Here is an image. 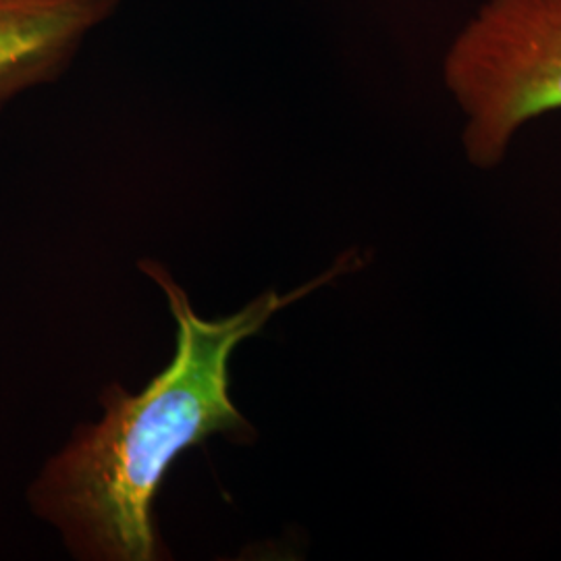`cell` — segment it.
Instances as JSON below:
<instances>
[{"label":"cell","mask_w":561,"mask_h":561,"mask_svg":"<svg viewBox=\"0 0 561 561\" xmlns=\"http://www.w3.org/2000/svg\"><path fill=\"white\" fill-rule=\"evenodd\" d=\"M141 266L167 291L180 324L175 358L140 396H127L117 385L106 389L104 419L46 461L30 486L34 512L57 526L83 560L159 558L150 512L171 463L215 433L248 428L229 398L233 350L280 308L343 271L337 266L294 294L268 291L233 317L204 321L162 268Z\"/></svg>","instance_id":"6da1fadb"},{"label":"cell","mask_w":561,"mask_h":561,"mask_svg":"<svg viewBox=\"0 0 561 561\" xmlns=\"http://www.w3.org/2000/svg\"><path fill=\"white\" fill-rule=\"evenodd\" d=\"M443 81L466 159L500 167L526 123L561 111V0H486L449 44Z\"/></svg>","instance_id":"7a4b0ae2"},{"label":"cell","mask_w":561,"mask_h":561,"mask_svg":"<svg viewBox=\"0 0 561 561\" xmlns=\"http://www.w3.org/2000/svg\"><path fill=\"white\" fill-rule=\"evenodd\" d=\"M119 0H0V102L53 80Z\"/></svg>","instance_id":"3957f363"}]
</instances>
